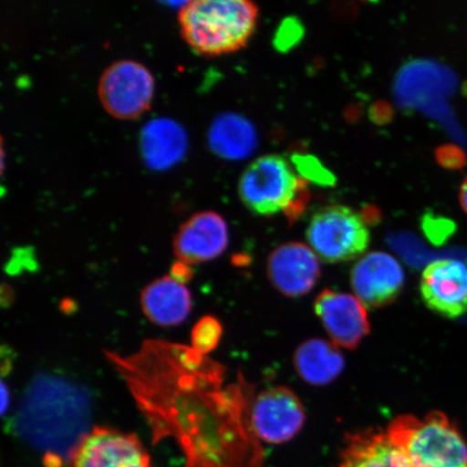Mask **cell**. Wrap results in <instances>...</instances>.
<instances>
[{"label": "cell", "mask_w": 467, "mask_h": 467, "mask_svg": "<svg viewBox=\"0 0 467 467\" xmlns=\"http://www.w3.org/2000/svg\"><path fill=\"white\" fill-rule=\"evenodd\" d=\"M210 149L222 159H247L258 145L255 128L244 117L226 113L215 119L208 133Z\"/></svg>", "instance_id": "cell-18"}, {"label": "cell", "mask_w": 467, "mask_h": 467, "mask_svg": "<svg viewBox=\"0 0 467 467\" xmlns=\"http://www.w3.org/2000/svg\"><path fill=\"white\" fill-rule=\"evenodd\" d=\"M9 402H10L9 390L7 389V388H5V383H3V414H5V410H7Z\"/></svg>", "instance_id": "cell-22"}, {"label": "cell", "mask_w": 467, "mask_h": 467, "mask_svg": "<svg viewBox=\"0 0 467 467\" xmlns=\"http://www.w3.org/2000/svg\"><path fill=\"white\" fill-rule=\"evenodd\" d=\"M229 246V227L213 212L198 213L181 225L173 241L174 254L186 265L218 258Z\"/></svg>", "instance_id": "cell-13"}, {"label": "cell", "mask_w": 467, "mask_h": 467, "mask_svg": "<svg viewBox=\"0 0 467 467\" xmlns=\"http://www.w3.org/2000/svg\"><path fill=\"white\" fill-rule=\"evenodd\" d=\"M238 192L244 206L263 217L284 213L296 219L306 201L305 181L279 155H265L251 163L239 181Z\"/></svg>", "instance_id": "cell-4"}, {"label": "cell", "mask_w": 467, "mask_h": 467, "mask_svg": "<svg viewBox=\"0 0 467 467\" xmlns=\"http://www.w3.org/2000/svg\"><path fill=\"white\" fill-rule=\"evenodd\" d=\"M259 9L246 0H194L179 13L181 34L192 50L215 57L242 49L258 23Z\"/></svg>", "instance_id": "cell-2"}, {"label": "cell", "mask_w": 467, "mask_h": 467, "mask_svg": "<svg viewBox=\"0 0 467 467\" xmlns=\"http://www.w3.org/2000/svg\"><path fill=\"white\" fill-rule=\"evenodd\" d=\"M141 306L151 323L161 327L178 326L192 311L191 292L177 278L161 277L143 290Z\"/></svg>", "instance_id": "cell-15"}, {"label": "cell", "mask_w": 467, "mask_h": 467, "mask_svg": "<svg viewBox=\"0 0 467 467\" xmlns=\"http://www.w3.org/2000/svg\"><path fill=\"white\" fill-rule=\"evenodd\" d=\"M338 467H413L388 431L367 430L348 436Z\"/></svg>", "instance_id": "cell-14"}, {"label": "cell", "mask_w": 467, "mask_h": 467, "mask_svg": "<svg viewBox=\"0 0 467 467\" xmlns=\"http://www.w3.org/2000/svg\"><path fill=\"white\" fill-rule=\"evenodd\" d=\"M250 425L258 441L280 445L300 433L306 424L305 407L288 388L263 390L251 400Z\"/></svg>", "instance_id": "cell-7"}, {"label": "cell", "mask_w": 467, "mask_h": 467, "mask_svg": "<svg viewBox=\"0 0 467 467\" xmlns=\"http://www.w3.org/2000/svg\"><path fill=\"white\" fill-rule=\"evenodd\" d=\"M140 146L146 166L154 171H165L183 159L188 136L177 121L153 119L143 128Z\"/></svg>", "instance_id": "cell-16"}, {"label": "cell", "mask_w": 467, "mask_h": 467, "mask_svg": "<svg viewBox=\"0 0 467 467\" xmlns=\"http://www.w3.org/2000/svg\"><path fill=\"white\" fill-rule=\"evenodd\" d=\"M315 313L338 348L354 349L370 332L366 307L358 297L326 289L315 300Z\"/></svg>", "instance_id": "cell-11"}, {"label": "cell", "mask_w": 467, "mask_h": 467, "mask_svg": "<svg viewBox=\"0 0 467 467\" xmlns=\"http://www.w3.org/2000/svg\"><path fill=\"white\" fill-rule=\"evenodd\" d=\"M294 364L302 379L323 387L336 381L346 367V360L335 343L311 338L296 348Z\"/></svg>", "instance_id": "cell-17"}, {"label": "cell", "mask_w": 467, "mask_h": 467, "mask_svg": "<svg viewBox=\"0 0 467 467\" xmlns=\"http://www.w3.org/2000/svg\"><path fill=\"white\" fill-rule=\"evenodd\" d=\"M294 161L296 163L297 171L303 175V178L317 181L320 184L328 185L332 182L329 172L320 166V163L313 157L296 156Z\"/></svg>", "instance_id": "cell-20"}, {"label": "cell", "mask_w": 467, "mask_h": 467, "mask_svg": "<svg viewBox=\"0 0 467 467\" xmlns=\"http://www.w3.org/2000/svg\"><path fill=\"white\" fill-rule=\"evenodd\" d=\"M130 389L154 441L178 443L185 467H262L251 430L248 389L226 385L225 369L192 347L148 340L128 356L107 353Z\"/></svg>", "instance_id": "cell-1"}, {"label": "cell", "mask_w": 467, "mask_h": 467, "mask_svg": "<svg viewBox=\"0 0 467 467\" xmlns=\"http://www.w3.org/2000/svg\"><path fill=\"white\" fill-rule=\"evenodd\" d=\"M69 467H153L136 435L109 428L89 431L75 448Z\"/></svg>", "instance_id": "cell-8"}, {"label": "cell", "mask_w": 467, "mask_h": 467, "mask_svg": "<svg viewBox=\"0 0 467 467\" xmlns=\"http://www.w3.org/2000/svg\"><path fill=\"white\" fill-rule=\"evenodd\" d=\"M319 258L301 243L280 244L268 256L267 275L280 294L290 297L306 296L320 278Z\"/></svg>", "instance_id": "cell-12"}, {"label": "cell", "mask_w": 467, "mask_h": 467, "mask_svg": "<svg viewBox=\"0 0 467 467\" xmlns=\"http://www.w3.org/2000/svg\"><path fill=\"white\" fill-rule=\"evenodd\" d=\"M222 326L218 319L212 317L202 318L192 331V348L198 353L208 355L218 347L221 340Z\"/></svg>", "instance_id": "cell-19"}, {"label": "cell", "mask_w": 467, "mask_h": 467, "mask_svg": "<svg viewBox=\"0 0 467 467\" xmlns=\"http://www.w3.org/2000/svg\"><path fill=\"white\" fill-rule=\"evenodd\" d=\"M308 246L326 263L358 259L370 244L364 215L342 204H330L315 212L306 229Z\"/></svg>", "instance_id": "cell-5"}, {"label": "cell", "mask_w": 467, "mask_h": 467, "mask_svg": "<svg viewBox=\"0 0 467 467\" xmlns=\"http://www.w3.org/2000/svg\"><path fill=\"white\" fill-rule=\"evenodd\" d=\"M459 200L461 207H462L465 213L467 214V177L463 181L462 185H461Z\"/></svg>", "instance_id": "cell-21"}, {"label": "cell", "mask_w": 467, "mask_h": 467, "mask_svg": "<svg viewBox=\"0 0 467 467\" xmlns=\"http://www.w3.org/2000/svg\"><path fill=\"white\" fill-rule=\"evenodd\" d=\"M387 431L413 467H467L464 438L441 412H431L423 419L400 416Z\"/></svg>", "instance_id": "cell-3"}, {"label": "cell", "mask_w": 467, "mask_h": 467, "mask_svg": "<svg viewBox=\"0 0 467 467\" xmlns=\"http://www.w3.org/2000/svg\"><path fill=\"white\" fill-rule=\"evenodd\" d=\"M420 291L431 311L446 318L467 313V265L455 259L431 262L424 268Z\"/></svg>", "instance_id": "cell-10"}, {"label": "cell", "mask_w": 467, "mask_h": 467, "mask_svg": "<svg viewBox=\"0 0 467 467\" xmlns=\"http://www.w3.org/2000/svg\"><path fill=\"white\" fill-rule=\"evenodd\" d=\"M405 285V272L393 255L373 251L361 256L350 272V285L365 307L390 305Z\"/></svg>", "instance_id": "cell-9"}, {"label": "cell", "mask_w": 467, "mask_h": 467, "mask_svg": "<svg viewBox=\"0 0 467 467\" xmlns=\"http://www.w3.org/2000/svg\"><path fill=\"white\" fill-rule=\"evenodd\" d=\"M155 92L153 75L143 64L117 61L105 69L99 80L98 95L102 107L117 119H136L150 107Z\"/></svg>", "instance_id": "cell-6"}]
</instances>
